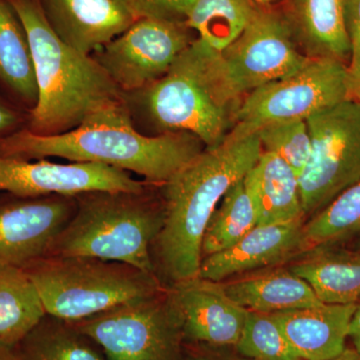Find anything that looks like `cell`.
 I'll return each mask as SVG.
<instances>
[{"instance_id": "obj_1", "label": "cell", "mask_w": 360, "mask_h": 360, "mask_svg": "<svg viewBox=\"0 0 360 360\" xmlns=\"http://www.w3.org/2000/svg\"><path fill=\"white\" fill-rule=\"evenodd\" d=\"M205 148L188 132L141 134L124 99L104 106L65 134L37 135L25 127L0 137V153L6 155L108 165L139 175L155 186L168 181Z\"/></svg>"}, {"instance_id": "obj_2", "label": "cell", "mask_w": 360, "mask_h": 360, "mask_svg": "<svg viewBox=\"0 0 360 360\" xmlns=\"http://www.w3.org/2000/svg\"><path fill=\"white\" fill-rule=\"evenodd\" d=\"M262 153L257 134L229 131L221 143L203 149L158 186L165 222L151 246V257L163 285L198 276L201 245L212 213L229 189L257 165Z\"/></svg>"}, {"instance_id": "obj_3", "label": "cell", "mask_w": 360, "mask_h": 360, "mask_svg": "<svg viewBox=\"0 0 360 360\" xmlns=\"http://www.w3.org/2000/svg\"><path fill=\"white\" fill-rule=\"evenodd\" d=\"M123 99L141 134L188 132L205 148L224 141L240 103L225 89L219 51L198 37L160 79Z\"/></svg>"}, {"instance_id": "obj_4", "label": "cell", "mask_w": 360, "mask_h": 360, "mask_svg": "<svg viewBox=\"0 0 360 360\" xmlns=\"http://www.w3.org/2000/svg\"><path fill=\"white\" fill-rule=\"evenodd\" d=\"M8 1L27 35L39 89L25 129L37 135L65 134L92 113L123 99L122 92L91 56L59 39L39 0Z\"/></svg>"}, {"instance_id": "obj_5", "label": "cell", "mask_w": 360, "mask_h": 360, "mask_svg": "<svg viewBox=\"0 0 360 360\" xmlns=\"http://www.w3.org/2000/svg\"><path fill=\"white\" fill-rule=\"evenodd\" d=\"M155 187L148 184L139 191L77 194L75 212L54 238L47 257L99 258L155 274L151 246L165 214L160 189L158 186L155 191Z\"/></svg>"}, {"instance_id": "obj_6", "label": "cell", "mask_w": 360, "mask_h": 360, "mask_svg": "<svg viewBox=\"0 0 360 360\" xmlns=\"http://www.w3.org/2000/svg\"><path fill=\"white\" fill-rule=\"evenodd\" d=\"M37 285L49 316L89 319L165 288L155 274L99 258L46 257L23 269Z\"/></svg>"}, {"instance_id": "obj_7", "label": "cell", "mask_w": 360, "mask_h": 360, "mask_svg": "<svg viewBox=\"0 0 360 360\" xmlns=\"http://www.w3.org/2000/svg\"><path fill=\"white\" fill-rule=\"evenodd\" d=\"M71 323L108 360L186 359L181 319L167 286Z\"/></svg>"}, {"instance_id": "obj_8", "label": "cell", "mask_w": 360, "mask_h": 360, "mask_svg": "<svg viewBox=\"0 0 360 360\" xmlns=\"http://www.w3.org/2000/svg\"><path fill=\"white\" fill-rule=\"evenodd\" d=\"M312 151L298 177L309 219L360 181V103L345 99L307 120Z\"/></svg>"}, {"instance_id": "obj_9", "label": "cell", "mask_w": 360, "mask_h": 360, "mask_svg": "<svg viewBox=\"0 0 360 360\" xmlns=\"http://www.w3.org/2000/svg\"><path fill=\"white\" fill-rule=\"evenodd\" d=\"M348 98L347 65L335 59L310 58L295 75L246 94L231 131L252 134L270 123L307 120Z\"/></svg>"}, {"instance_id": "obj_10", "label": "cell", "mask_w": 360, "mask_h": 360, "mask_svg": "<svg viewBox=\"0 0 360 360\" xmlns=\"http://www.w3.org/2000/svg\"><path fill=\"white\" fill-rule=\"evenodd\" d=\"M283 13L257 7L245 32L219 52L225 89L234 101L264 85L295 75L309 63Z\"/></svg>"}, {"instance_id": "obj_11", "label": "cell", "mask_w": 360, "mask_h": 360, "mask_svg": "<svg viewBox=\"0 0 360 360\" xmlns=\"http://www.w3.org/2000/svg\"><path fill=\"white\" fill-rule=\"evenodd\" d=\"M182 21L141 18L91 54L120 91H139L160 79L194 37Z\"/></svg>"}, {"instance_id": "obj_12", "label": "cell", "mask_w": 360, "mask_h": 360, "mask_svg": "<svg viewBox=\"0 0 360 360\" xmlns=\"http://www.w3.org/2000/svg\"><path fill=\"white\" fill-rule=\"evenodd\" d=\"M148 184L118 168L97 163L30 160L0 153V191L18 198L92 191H139Z\"/></svg>"}, {"instance_id": "obj_13", "label": "cell", "mask_w": 360, "mask_h": 360, "mask_svg": "<svg viewBox=\"0 0 360 360\" xmlns=\"http://www.w3.org/2000/svg\"><path fill=\"white\" fill-rule=\"evenodd\" d=\"M0 202V267L25 269L47 257L77 208L75 196L18 198Z\"/></svg>"}, {"instance_id": "obj_14", "label": "cell", "mask_w": 360, "mask_h": 360, "mask_svg": "<svg viewBox=\"0 0 360 360\" xmlns=\"http://www.w3.org/2000/svg\"><path fill=\"white\" fill-rule=\"evenodd\" d=\"M167 288L181 319L184 342L236 347L250 310L233 302L221 283L196 276Z\"/></svg>"}, {"instance_id": "obj_15", "label": "cell", "mask_w": 360, "mask_h": 360, "mask_svg": "<svg viewBox=\"0 0 360 360\" xmlns=\"http://www.w3.org/2000/svg\"><path fill=\"white\" fill-rule=\"evenodd\" d=\"M304 222L257 225L229 250L203 258L198 276L224 283L255 270L290 264L309 251Z\"/></svg>"}, {"instance_id": "obj_16", "label": "cell", "mask_w": 360, "mask_h": 360, "mask_svg": "<svg viewBox=\"0 0 360 360\" xmlns=\"http://www.w3.org/2000/svg\"><path fill=\"white\" fill-rule=\"evenodd\" d=\"M49 25L66 44L91 56L127 30L136 14L127 0H39Z\"/></svg>"}, {"instance_id": "obj_17", "label": "cell", "mask_w": 360, "mask_h": 360, "mask_svg": "<svg viewBox=\"0 0 360 360\" xmlns=\"http://www.w3.org/2000/svg\"><path fill=\"white\" fill-rule=\"evenodd\" d=\"M354 304H323L271 314L302 360H329L347 348Z\"/></svg>"}, {"instance_id": "obj_18", "label": "cell", "mask_w": 360, "mask_h": 360, "mask_svg": "<svg viewBox=\"0 0 360 360\" xmlns=\"http://www.w3.org/2000/svg\"><path fill=\"white\" fill-rule=\"evenodd\" d=\"M283 15L307 58L335 59L347 65V0H286Z\"/></svg>"}, {"instance_id": "obj_19", "label": "cell", "mask_w": 360, "mask_h": 360, "mask_svg": "<svg viewBox=\"0 0 360 360\" xmlns=\"http://www.w3.org/2000/svg\"><path fill=\"white\" fill-rule=\"evenodd\" d=\"M221 283L233 302L260 314H271L323 304L309 284L293 274L288 264L255 270Z\"/></svg>"}, {"instance_id": "obj_20", "label": "cell", "mask_w": 360, "mask_h": 360, "mask_svg": "<svg viewBox=\"0 0 360 360\" xmlns=\"http://www.w3.org/2000/svg\"><path fill=\"white\" fill-rule=\"evenodd\" d=\"M328 304H354L360 300V250L340 245L319 246L288 264Z\"/></svg>"}, {"instance_id": "obj_21", "label": "cell", "mask_w": 360, "mask_h": 360, "mask_svg": "<svg viewBox=\"0 0 360 360\" xmlns=\"http://www.w3.org/2000/svg\"><path fill=\"white\" fill-rule=\"evenodd\" d=\"M258 212L257 225L290 224L307 220L300 196V180L283 158L262 151L257 165L248 174Z\"/></svg>"}, {"instance_id": "obj_22", "label": "cell", "mask_w": 360, "mask_h": 360, "mask_svg": "<svg viewBox=\"0 0 360 360\" xmlns=\"http://www.w3.org/2000/svg\"><path fill=\"white\" fill-rule=\"evenodd\" d=\"M46 315L27 272L20 267H0V342L18 347Z\"/></svg>"}, {"instance_id": "obj_23", "label": "cell", "mask_w": 360, "mask_h": 360, "mask_svg": "<svg viewBox=\"0 0 360 360\" xmlns=\"http://www.w3.org/2000/svg\"><path fill=\"white\" fill-rule=\"evenodd\" d=\"M0 82L32 110L39 98L30 41L8 0H0Z\"/></svg>"}, {"instance_id": "obj_24", "label": "cell", "mask_w": 360, "mask_h": 360, "mask_svg": "<svg viewBox=\"0 0 360 360\" xmlns=\"http://www.w3.org/2000/svg\"><path fill=\"white\" fill-rule=\"evenodd\" d=\"M258 205L248 175L229 189L215 208L201 245L203 258L229 250L258 224Z\"/></svg>"}, {"instance_id": "obj_25", "label": "cell", "mask_w": 360, "mask_h": 360, "mask_svg": "<svg viewBox=\"0 0 360 360\" xmlns=\"http://www.w3.org/2000/svg\"><path fill=\"white\" fill-rule=\"evenodd\" d=\"M257 8L252 0H196L184 22L198 39L221 52L245 32Z\"/></svg>"}, {"instance_id": "obj_26", "label": "cell", "mask_w": 360, "mask_h": 360, "mask_svg": "<svg viewBox=\"0 0 360 360\" xmlns=\"http://www.w3.org/2000/svg\"><path fill=\"white\" fill-rule=\"evenodd\" d=\"M71 322L46 315L16 347L20 360H105Z\"/></svg>"}, {"instance_id": "obj_27", "label": "cell", "mask_w": 360, "mask_h": 360, "mask_svg": "<svg viewBox=\"0 0 360 360\" xmlns=\"http://www.w3.org/2000/svg\"><path fill=\"white\" fill-rule=\"evenodd\" d=\"M303 233L309 250L360 238V181L305 220Z\"/></svg>"}, {"instance_id": "obj_28", "label": "cell", "mask_w": 360, "mask_h": 360, "mask_svg": "<svg viewBox=\"0 0 360 360\" xmlns=\"http://www.w3.org/2000/svg\"><path fill=\"white\" fill-rule=\"evenodd\" d=\"M236 352L250 360H302L271 315L248 311Z\"/></svg>"}, {"instance_id": "obj_29", "label": "cell", "mask_w": 360, "mask_h": 360, "mask_svg": "<svg viewBox=\"0 0 360 360\" xmlns=\"http://www.w3.org/2000/svg\"><path fill=\"white\" fill-rule=\"evenodd\" d=\"M262 151L283 158L298 177L311 155V136L307 120L270 123L257 131Z\"/></svg>"}, {"instance_id": "obj_30", "label": "cell", "mask_w": 360, "mask_h": 360, "mask_svg": "<svg viewBox=\"0 0 360 360\" xmlns=\"http://www.w3.org/2000/svg\"><path fill=\"white\" fill-rule=\"evenodd\" d=\"M347 26L350 45L348 91L350 99L360 103V0H347Z\"/></svg>"}, {"instance_id": "obj_31", "label": "cell", "mask_w": 360, "mask_h": 360, "mask_svg": "<svg viewBox=\"0 0 360 360\" xmlns=\"http://www.w3.org/2000/svg\"><path fill=\"white\" fill-rule=\"evenodd\" d=\"M196 0H127L137 18L170 21H186Z\"/></svg>"}, {"instance_id": "obj_32", "label": "cell", "mask_w": 360, "mask_h": 360, "mask_svg": "<svg viewBox=\"0 0 360 360\" xmlns=\"http://www.w3.org/2000/svg\"><path fill=\"white\" fill-rule=\"evenodd\" d=\"M198 347H200L187 355L186 360H250L240 356L238 352L236 355L224 354V348L225 347H210L205 345H198Z\"/></svg>"}, {"instance_id": "obj_33", "label": "cell", "mask_w": 360, "mask_h": 360, "mask_svg": "<svg viewBox=\"0 0 360 360\" xmlns=\"http://www.w3.org/2000/svg\"><path fill=\"white\" fill-rule=\"evenodd\" d=\"M20 122V113L0 99V137L13 134Z\"/></svg>"}, {"instance_id": "obj_34", "label": "cell", "mask_w": 360, "mask_h": 360, "mask_svg": "<svg viewBox=\"0 0 360 360\" xmlns=\"http://www.w3.org/2000/svg\"><path fill=\"white\" fill-rule=\"evenodd\" d=\"M348 338L352 340L354 349L360 352V300L355 305L354 314L352 315L348 330Z\"/></svg>"}, {"instance_id": "obj_35", "label": "cell", "mask_w": 360, "mask_h": 360, "mask_svg": "<svg viewBox=\"0 0 360 360\" xmlns=\"http://www.w3.org/2000/svg\"><path fill=\"white\" fill-rule=\"evenodd\" d=\"M0 360H20L16 347L0 342Z\"/></svg>"}, {"instance_id": "obj_36", "label": "cell", "mask_w": 360, "mask_h": 360, "mask_svg": "<svg viewBox=\"0 0 360 360\" xmlns=\"http://www.w3.org/2000/svg\"><path fill=\"white\" fill-rule=\"evenodd\" d=\"M329 360H360V352L355 350L354 348L347 347L345 352Z\"/></svg>"}, {"instance_id": "obj_37", "label": "cell", "mask_w": 360, "mask_h": 360, "mask_svg": "<svg viewBox=\"0 0 360 360\" xmlns=\"http://www.w3.org/2000/svg\"><path fill=\"white\" fill-rule=\"evenodd\" d=\"M253 2H257V4H269V2L274 1V0H252Z\"/></svg>"}, {"instance_id": "obj_38", "label": "cell", "mask_w": 360, "mask_h": 360, "mask_svg": "<svg viewBox=\"0 0 360 360\" xmlns=\"http://www.w3.org/2000/svg\"><path fill=\"white\" fill-rule=\"evenodd\" d=\"M359 248L360 250V239H359Z\"/></svg>"}]
</instances>
